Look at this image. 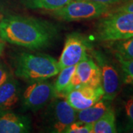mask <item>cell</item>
<instances>
[{
	"label": "cell",
	"instance_id": "cell-13",
	"mask_svg": "<svg viewBox=\"0 0 133 133\" xmlns=\"http://www.w3.org/2000/svg\"><path fill=\"white\" fill-rule=\"evenodd\" d=\"M110 102L102 98L91 107L77 111L76 121L93 124L111 107Z\"/></svg>",
	"mask_w": 133,
	"mask_h": 133
},
{
	"label": "cell",
	"instance_id": "cell-4",
	"mask_svg": "<svg viewBox=\"0 0 133 133\" xmlns=\"http://www.w3.org/2000/svg\"><path fill=\"white\" fill-rule=\"evenodd\" d=\"M110 6L87 0H71L60 8L49 10V14L56 19L65 21H80L98 18L104 16Z\"/></svg>",
	"mask_w": 133,
	"mask_h": 133
},
{
	"label": "cell",
	"instance_id": "cell-8",
	"mask_svg": "<svg viewBox=\"0 0 133 133\" xmlns=\"http://www.w3.org/2000/svg\"><path fill=\"white\" fill-rule=\"evenodd\" d=\"M57 97L54 86L46 80L32 82L22 95V104L24 110L36 112Z\"/></svg>",
	"mask_w": 133,
	"mask_h": 133
},
{
	"label": "cell",
	"instance_id": "cell-21",
	"mask_svg": "<svg viewBox=\"0 0 133 133\" xmlns=\"http://www.w3.org/2000/svg\"><path fill=\"white\" fill-rule=\"evenodd\" d=\"M114 8H110L109 10L106 14H112L118 12H130L133 13V0H122Z\"/></svg>",
	"mask_w": 133,
	"mask_h": 133
},
{
	"label": "cell",
	"instance_id": "cell-22",
	"mask_svg": "<svg viewBox=\"0 0 133 133\" xmlns=\"http://www.w3.org/2000/svg\"><path fill=\"white\" fill-rule=\"evenodd\" d=\"M12 76L8 67L4 63L0 62V86L2 85Z\"/></svg>",
	"mask_w": 133,
	"mask_h": 133
},
{
	"label": "cell",
	"instance_id": "cell-20",
	"mask_svg": "<svg viewBox=\"0 0 133 133\" xmlns=\"http://www.w3.org/2000/svg\"><path fill=\"white\" fill-rule=\"evenodd\" d=\"M125 115L127 119L126 130H133V93L127 100L125 105Z\"/></svg>",
	"mask_w": 133,
	"mask_h": 133
},
{
	"label": "cell",
	"instance_id": "cell-11",
	"mask_svg": "<svg viewBox=\"0 0 133 133\" xmlns=\"http://www.w3.org/2000/svg\"><path fill=\"white\" fill-rule=\"evenodd\" d=\"M30 129V121L27 116L9 110L0 111V133H25Z\"/></svg>",
	"mask_w": 133,
	"mask_h": 133
},
{
	"label": "cell",
	"instance_id": "cell-19",
	"mask_svg": "<svg viewBox=\"0 0 133 133\" xmlns=\"http://www.w3.org/2000/svg\"><path fill=\"white\" fill-rule=\"evenodd\" d=\"M92 124H86L78 121H75L65 129L64 133H92Z\"/></svg>",
	"mask_w": 133,
	"mask_h": 133
},
{
	"label": "cell",
	"instance_id": "cell-18",
	"mask_svg": "<svg viewBox=\"0 0 133 133\" xmlns=\"http://www.w3.org/2000/svg\"><path fill=\"white\" fill-rule=\"evenodd\" d=\"M118 62L122 74L123 83L133 86V59H123L120 57H116Z\"/></svg>",
	"mask_w": 133,
	"mask_h": 133
},
{
	"label": "cell",
	"instance_id": "cell-16",
	"mask_svg": "<svg viewBox=\"0 0 133 133\" xmlns=\"http://www.w3.org/2000/svg\"><path fill=\"white\" fill-rule=\"evenodd\" d=\"M22 4L29 9L53 10L60 8L71 0H20Z\"/></svg>",
	"mask_w": 133,
	"mask_h": 133
},
{
	"label": "cell",
	"instance_id": "cell-6",
	"mask_svg": "<svg viewBox=\"0 0 133 133\" xmlns=\"http://www.w3.org/2000/svg\"><path fill=\"white\" fill-rule=\"evenodd\" d=\"M61 97H56L47 104L42 114V125L49 132L62 133L76 120V111Z\"/></svg>",
	"mask_w": 133,
	"mask_h": 133
},
{
	"label": "cell",
	"instance_id": "cell-5",
	"mask_svg": "<svg viewBox=\"0 0 133 133\" xmlns=\"http://www.w3.org/2000/svg\"><path fill=\"white\" fill-rule=\"evenodd\" d=\"M90 52L100 68L103 98L112 101L118 95L123 84L121 68L104 52L93 50Z\"/></svg>",
	"mask_w": 133,
	"mask_h": 133
},
{
	"label": "cell",
	"instance_id": "cell-1",
	"mask_svg": "<svg viewBox=\"0 0 133 133\" xmlns=\"http://www.w3.org/2000/svg\"><path fill=\"white\" fill-rule=\"evenodd\" d=\"M58 36V29L46 20L27 16H9L0 21V38L30 50L49 48Z\"/></svg>",
	"mask_w": 133,
	"mask_h": 133
},
{
	"label": "cell",
	"instance_id": "cell-26",
	"mask_svg": "<svg viewBox=\"0 0 133 133\" xmlns=\"http://www.w3.org/2000/svg\"><path fill=\"white\" fill-rule=\"evenodd\" d=\"M132 132H133V130H132Z\"/></svg>",
	"mask_w": 133,
	"mask_h": 133
},
{
	"label": "cell",
	"instance_id": "cell-7",
	"mask_svg": "<svg viewBox=\"0 0 133 133\" xmlns=\"http://www.w3.org/2000/svg\"><path fill=\"white\" fill-rule=\"evenodd\" d=\"M92 50L90 38L80 33H72L66 36L61 56L58 61L60 69L76 65L85 58Z\"/></svg>",
	"mask_w": 133,
	"mask_h": 133
},
{
	"label": "cell",
	"instance_id": "cell-3",
	"mask_svg": "<svg viewBox=\"0 0 133 133\" xmlns=\"http://www.w3.org/2000/svg\"><path fill=\"white\" fill-rule=\"evenodd\" d=\"M99 20L94 33L95 40L111 42L133 36V13L107 14Z\"/></svg>",
	"mask_w": 133,
	"mask_h": 133
},
{
	"label": "cell",
	"instance_id": "cell-23",
	"mask_svg": "<svg viewBox=\"0 0 133 133\" xmlns=\"http://www.w3.org/2000/svg\"><path fill=\"white\" fill-rule=\"evenodd\" d=\"M87 1H90V2L99 3V4H103V5H108V6L112 7L113 5H117L122 0H87Z\"/></svg>",
	"mask_w": 133,
	"mask_h": 133
},
{
	"label": "cell",
	"instance_id": "cell-17",
	"mask_svg": "<svg viewBox=\"0 0 133 133\" xmlns=\"http://www.w3.org/2000/svg\"><path fill=\"white\" fill-rule=\"evenodd\" d=\"M115 56L123 59H133V36L130 38L111 42Z\"/></svg>",
	"mask_w": 133,
	"mask_h": 133
},
{
	"label": "cell",
	"instance_id": "cell-12",
	"mask_svg": "<svg viewBox=\"0 0 133 133\" xmlns=\"http://www.w3.org/2000/svg\"><path fill=\"white\" fill-rule=\"evenodd\" d=\"M21 89L18 81L11 76L0 86V111L10 110L18 103Z\"/></svg>",
	"mask_w": 133,
	"mask_h": 133
},
{
	"label": "cell",
	"instance_id": "cell-2",
	"mask_svg": "<svg viewBox=\"0 0 133 133\" xmlns=\"http://www.w3.org/2000/svg\"><path fill=\"white\" fill-rule=\"evenodd\" d=\"M60 70L56 58L39 52H21L15 63V75L31 83L47 80L58 75Z\"/></svg>",
	"mask_w": 133,
	"mask_h": 133
},
{
	"label": "cell",
	"instance_id": "cell-14",
	"mask_svg": "<svg viewBox=\"0 0 133 133\" xmlns=\"http://www.w3.org/2000/svg\"><path fill=\"white\" fill-rule=\"evenodd\" d=\"M117 132L116 118L114 109L112 107L97 121L92 124V133Z\"/></svg>",
	"mask_w": 133,
	"mask_h": 133
},
{
	"label": "cell",
	"instance_id": "cell-15",
	"mask_svg": "<svg viewBox=\"0 0 133 133\" xmlns=\"http://www.w3.org/2000/svg\"><path fill=\"white\" fill-rule=\"evenodd\" d=\"M75 70L76 65L66 66L62 69L58 73V76L55 81V84H53L57 97H61L64 98L68 92L72 77L75 72Z\"/></svg>",
	"mask_w": 133,
	"mask_h": 133
},
{
	"label": "cell",
	"instance_id": "cell-9",
	"mask_svg": "<svg viewBox=\"0 0 133 133\" xmlns=\"http://www.w3.org/2000/svg\"><path fill=\"white\" fill-rule=\"evenodd\" d=\"M101 77L99 66L94 58L88 55L76 65L75 72L72 77L67 93L72 89L81 86L96 87L101 85Z\"/></svg>",
	"mask_w": 133,
	"mask_h": 133
},
{
	"label": "cell",
	"instance_id": "cell-25",
	"mask_svg": "<svg viewBox=\"0 0 133 133\" xmlns=\"http://www.w3.org/2000/svg\"><path fill=\"white\" fill-rule=\"evenodd\" d=\"M2 19V15L0 14V21H1Z\"/></svg>",
	"mask_w": 133,
	"mask_h": 133
},
{
	"label": "cell",
	"instance_id": "cell-10",
	"mask_svg": "<svg viewBox=\"0 0 133 133\" xmlns=\"http://www.w3.org/2000/svg\"><path fill=\"white\" fill-rule=\"evenodd\" d=\"M104 91L101 85L93 87L81 86L70 90L64 99L76 111L86 109L95 104L103 98Z\"/></svg>",
	"mask_w": 133,
	"mask_h": 133
},
{
	"label": "cell",
	"instance_id": "cell-24",
	"mask_svg": "<svg viewBox=\"0 0 133 133\" xmlns=\"http://www.w3.org/2000/svg\"><path fill=\"white\" fill-rule=\"evenodd\" d=\"M5 48V42L3 41L2 39L0 38V57L2 55V53L4 52V50Z\"/></svg>",
	"mask_w": 133,
	"mask_h": 133
}]
</instances>
